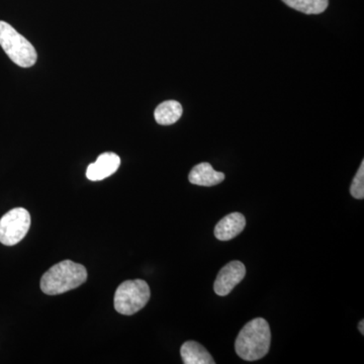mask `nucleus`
I'll list each match as a JSON object with an SVG mask.
<instances>
[{"instance_id": "f8f14e48", "label": "nucleus", "mask_w": 364, "mask_h": 364, "mask_svg": "<svg viewBox=\"0 0 364 364\" xmlns=\"http://www.w3.org/2000/svg\"><path fill=\"white\" fill-rule=\"evenodd\" d=\"M287 6L306 14L324 13L329 0H282Z\"/></svg>"}, {"instance_id": "6e6552de", "label": "nucleus", "mask_w": 364, "mask_h": 364, "mask_svg": "<svg viewBox=\"0 0 364 364\" xmlns=\"http://www.w3.org/2000/svg\"><path fill=\"white\" fill-rule=\"evenodd\" d=\"M246 226V219L240 213H232L223 218L215 227V236L218 240L229 241L238 236Z\"/></svg>"}, {"instance_id": "ddd939ff", "label": "nucleus", "mask_w": 364, "mask_h": 364, "mask_svg": "<svg viewBox=\"0 0 364 364\" xmlns=\"http://www.w3.org/2000/svg\"><path fill=\"white\" fill-rule=\"evenodd\" d=\"M351 196L358 200H363L364 198V162L361 163L358 173L352 181L350 188Z\"/></svg>"}, {"instance_id": "9d476101", "label": "nucleus", "mask_w": 364, "mask_h": 364, "mask_svg": "<svg viewBox=\"0 0 364 364\" xmlns=\"http://www.w3.org/2000/svg\"><path fill=\"white\" fill-rule=\"evenodd\" d=\"M181 354L186 364H214V358L202 344L196 341L186 342L181 346Z\"/></svg>"}, {"instance_id": "f257e3e1", "label": "nucleus", "mask_w": 364, "mask_h": 364, "mask_svg": "<svg viewBox=\"0 0 364 364\" xmlns=\"http://www.w3.org/2000/svg\"><path fill=\"white\" fill-rule=\"evenodd\" d=\"M272 343L269 324L263 318H256L245 326L237 337L235 349L244 360H259L268 353Z\"/></svg>"}, {"instance_id": "7ed1b4c3", "label": "nucleus", "mask_w": 364, "mask_h": 364, "mask_svg": "<svg viewBox=\"0 0 364 364\" xmlns=\"http://www.w3.org/2000/svg\"><path fill=\"white\" fill-rule=\"evenodd\" d=\"M0 46L9 59L18 66L30 68L37 62L35 47L4 21H0Z\"/></svg>"}, {"instance_id": "39448f33", "label": "nucleus", "mask_w": 364, "mask_h": 364, "mask_svg": "<svg viewBox=\"0 0 364 364\" xmlns=\"http://www.w3.org/2000/svg\"><path fill=\"white\" fill-rule=\"evenodd\" d=\"M31 227L30 213L23 208H16L0 219V242L6 246L20 243Z\"/></svg>"}, {"instance_id": "9b49d317", "label": "nucleus", "mask_w": 364, "mask_h": 364, "mask_svg": "<svg viewBox=\"0 0 364 364\" xmlns=\"http://www.w3.org/2000/svg\"><path fill=\"white\" fill-rule=\"evenodd\" d=\"M182 105L176 100H167L156 107L154 112L155 119L162 126L176 124L182 116Z\"/></svg>"}, {"instance_id": "1a4fd4ad", "label": "nucleus", "mask_w": 364, "mask_h": 364, "mask_svg": "<svg viewBox=\"0 0 364 364\" xmlns=\"http://www.w3.org/2000/svg\"><path fill=\"white\" fill-rule=\"evenodd\" d=\"M225 174L215 171L212 165L208 162L196 165L189 172L188 181L191 183L200 186H215L224 181Z\"/></svg>"}, {"instance_id": "0eeeda50", "label": "nucleus", "mask_w": 364, "mask_h": 364, "mask_svg": "<svg viewBox=\"0 0 364 364\" xmlns=\"http://www.w3.org/2000/svg\"><path fill=\"white\" fill-rule=\"evenodd\" d=\"M121 158L116 153L107 152L98 156L97 161L91 163L86 170V177L91 181H104L119 169Z\"/></svg>"}, {"instance_id": "f03ea898", "label": "nucleus", "mask_w": 364, "mask_h": 364, "mask_svg": "<svg viewBox=\"0 0 364 364\" xmlns=\"http://www.w3.org/2000/svg\"><path fill=\"white\" fill-rule=\"evenodd\" d=\"M87 279L83 265L64 260L50 268L41 279V289L49 296H56L77 289Z\"/></svg>"}, {"instance_id": "423d86ee", "label": "nucleus", "mask_w": 364, "mask_h": 364, "mask_svg": "<svg viewBox=\"0 0 364 364\" xmlns=\"http://www.w3.org/2000/svg\"><path fill=\"white\" fill-rule=\"evenodd\" d=\"M246 275V267L240 261H231L220 270L214 284L215 293L220 296H228L238 286Z\"/></svg>"}, {"instance_id": "4468645a", "label": "nucleus", "mask_w": 364, "mask_h": 364, "mask_svg": "<svg viewBox=\"0 0 364 364\" xmlns=\"http://www.w3.org/2000/svg\"><path fill=\"white\" fill-rule=\"evenodd\" d=\"M359 331H360L361 334H364V321H360L358 325Z\"/></svg>"}, {"instance_id": "20e7f679", "label": "nucleus", "mask_w": 364, "mask_h": 364, "mask_svg": "<svg viewBox=\"0 0 364 364\" xmlns=\"http://www.w3.org/2000/svg\"><path fill=\"white\" fill-rule=\"evenodd\" d=\"M150 296L147 282L142 279L127 280L114 294V309L122 315H134L147 305Z\"/></svg>"}]
</instances>
